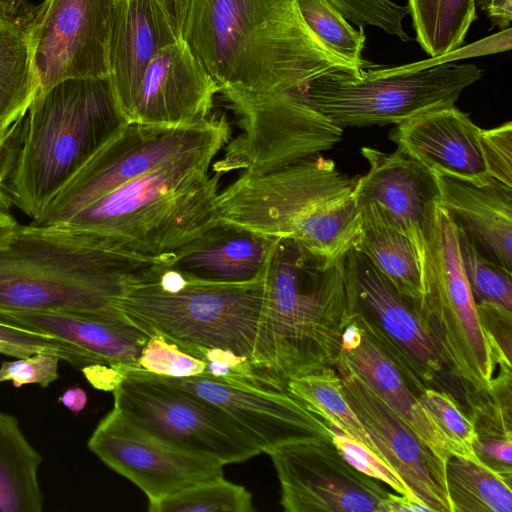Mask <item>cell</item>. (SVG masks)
<instances>
[{"label": "cell", "mask_w": 512, "mask_h": 512, "mask_svg": "<svg viewBox=\"0 0 512 512\" xmlns=\"http://www.w3.org/2000/svg\"><path fill=\"white\" fill-rule=\"evenodd\" d=\"M19 226L14 216L7 211V207L0 205V249L9 244Z\"/></svg>", "instance_id": "cell-49"}, {"label": "cell", "mask_w": 512, "mask_h": 512, "mask_svg": "<svg viewBox=\"0 0 512 512\" xmlns=\"http://www.w3.org/2000/svg\"><path fill=\"white\" fill-rule=\"evenodd\" d=\"M478 316L497 361V372H511L512 311L494 304H476Z\"/></svg>", "instance_id": "cell-43"}, {"label": "cell", "mask_w": 512, "mask_h": 512, "mask_svg": "<svg viewBox=\"0 0 512 512\" xmlns=\"http://www.w3.org/2000/svg\"><path fill=\"white\" fill-rule=\"evenodd\" d=\"M40 352L55 354L81 369L95 364L86 353L65 340L0 321V354L22 358Z\"/></svg>", "instance_id": "cell-39"}, {"label": "cell", "mask_w": 512, "mask_h": 512, "mask_svg": "<svg viewBox=\"0 0 512 512\" xmlns=\"http://www.w3.org/2000/svg\"><path fill=\"white\" fill-rule=\"evenodd\" d=\"M306 90L220 92L237 118L240 133L231 137L211 171L222 176L234 170L264 174L339 143L343 128L312 106Z\"/></svg>", "instance_id": "cell-11"}, {"label": "cell", "mask_w": 512, "mask_h": 512, "mask_svg": "<svg viewBox=\"0 0 512 512\" xmlns=\"http://www.w3.org/2000/svg\"><path fill=\"white\" fill-rule=\"evenodd\" d=\"M156 376L223 411L261 452L296 441L332 439L326 422L287 390L237 387L206 377Z\"/></svg>", "instance_id": "cell-18"}, {"label": "cell", "mask_w": 512, "mask_h": 512, "mask_svg": "<svg viewBox=\"0 0 512 512\" xmlns=\"http://www.w3.org/2000/svg\"><path fill=\"white\" fill-rule=\"evenodd\" d=\"M344 397L380 456L430 512H452L445 461L353 372L337 364Z\"/></svg>", "instance_id": "cell-17"}, {"label": "cell", "mask_w": 512, "mask_h": 512, "mask_svg": "<svg viewBox=\"0 0 512 512\" xmlns=\"http://www.w3.org/2000/svg\"><path fill=\"white\" fill-rule=\"evenodd\" d=\"M267 454L286 512H387L391 492L352 467L332 439L291 442Z\"/></svg>", "instance_id": "cell-14"}, {"label": "cell", "mask_w": 512, "mask_h": 512, "mask_svg": "<svg viewBox=\"0 0 512 512\" xmlns=\"http://www.w3.org/2000/svg\"><path fill=\"white\" fill-rule=\"evenodd\" d=\"M147 373L181 379L204 376L206 364L184 352L163 335L150 334L136 364L131 367Z\"/></svg>", "instance_id": "cell-40"}, {"label": "cell", "mask_w": 512, "mask_h": 512, "mask_svg": "<svg viewBox=\"0 0 512 512\" xmlns=\"http://www.w3.org/2000/svg\"><path fill=\"white\" fill-rule=\"evenodd\" d=\"M337 364L360 378L444 461L451 454L460 455L425 412L418 391L356 310L342 334Z\"/></svg>", "instance_id": "cell-21"}, {"label": "cell", "mask_w": 512, "mask_h": 512, "mask_svg": "<svg viewBox=\"0 0 512 512\" xmlns=\"http://www.w3.org/2000/svg\"><path fill=\"white\" fill-rule=\"evenodd\" d=\"M164 11L170 25L178 38L181 32L189 0H156Z\"/></svg>", "instance_id": "cell-46"}, {"label": "cell", "mask_w": 512, "mask_h": 512, "mask_svg": "<svg viewBox=\"0 0 512 512\" xmlns=\"http://www.w3.org/2000/svg\"><path fill=\"white\" fill-rule=\"evenodd\" d=\"M416 41L431 57L455 52L477 18L476 0H407Z\"/></svg>", "instance_id": "cell-31"}, {"label": "cell", "mask_w": 512, "mask_h": 512, "mask_svg": "<svg viewBox=\"0 0 512 512\" xmlns=\"http://www.w3.org/2000/svg\"><path fill=\"white\" fill-rule=\"evenodd\" d=\"M390 139L437 175L488 183L482 129L454 106L420 115L396 126Z\"/></svg>", "instance_id": "cell-22"}, {"label": "cell", "mask_w": 512, "mask_h": 512, "mask_svg": "<svg viewBox=\"0 0 512 512\" xmlns=\"http://www.w3.org/2000/svg\"><path fill=\"white\" fill-rule=\"evenodd\" d=\"M481 76L476 65L467 63L370 65L358 73L325 74L312 81L306 92L312 106L341 128L399 125L454 106Z\"/></svg>", "instance_id": "cell-8"}, {"label": "cell", "mask_w": 512, "mask_h": 512, "mask_svg": "<svg viewBox=\"0 0 512 512\" xmlns=\"http://www.w3.org/2000/svg\"><path fill=\"white\" fill-rule=\"evenodd\" d=\"M35 9L27 0H0V154L39 91L32 56Z\"/></svg>", "instance_id": "cell-27"}, {"label": "cell", "mask_w": 512, "mask_h": 512, "mask_svg": "<svg viewBox=\"0 0 512 512\" xmlns=\"http://www.w3.org/2000/svg\"><path fill=\"white\" fill-rule=\"evenodd\" d=\"M113 4L44 0L36 6L32 56L38 94L64 80L108 76Z\"/></svg>", "instance_id": "cell-15"}, {"label": "cell", "mask_w": 512, "mask_h": 512, "mask_svg": "<svg viewBox=\"0 0 512 512\" xmlns=\"http://www.w3.org/2000/svg\"><path fill=\"white\" fill-rule=\"evenodd\" d=\"M482 144L491 177L512 187V123L482 129Z\"/></svg>", "instance_id": "cell-44"}, {"label": "cell", "mask_w": 512, "mask_h": 512, "mask_svg": "<svg viewBox=\"0 0 512 512\" xmlns=\"http://www.w3.org/2000/svg\"><path fill=\"white\" fill-rule=\"evenodd\" d=\"M445 479L452 512H511V485L483 464L451 454Z\"/></svg>", "instance_id": "cell-32"}, {"label": "cell", "mask_w": 512, "mask_h": 512, "mask_svg": "<svg viewBox=\"0 0 512 512\" xmlns=\"http://www.w3.org/2000/svg\"><path fill=\"white\" fill-rule=\"evenodd\" d=\"M158 261L95 246L61 228L20 225L0 249V309L126 317L119 298Z\"/></svg>", "instance_id": "cell-5"}, {"label": "cell", "mask_w": 512, "mask_h": 512, "mask_svg": "<svg viewBox=\"0 0 512 512\" xmlns=\"http://www.w3.org/2000/svg\"><path fill=\"white\" fill-rule=\"evenodd\" d=\"M215 152L178 158L130 180L56 228L91 244L163 261L219 221Z\"/></svg>", "instance_id": "cell-2"}, {"label": "cell", "mask_w": 512, "mask_h": 512, "mask_svg": "<svg viewBox=\"0 0 512 512\" xmlns=\"http://www.w3.org/2000/svg\"><path fill=\"white\" fill-rule=\"evenodd\" d=\"M387 512H401V511H426L430 512L429 508L412 497L406 495H399L391 493L386 503Z\"/></svg>", "instance_id": "cell-48"}, {"label": "cell", "mask_w": 512, "mask_h": 512, "mask_svg": "<svg viewBox=\"0 0 512 512\" xmlns=\"http://www.w3.org/2000/svg\"><path fill=\"white\" fill-rule=\"evenodd\" d=\"M60 402L69 410L78 413L86 406L87 394L80 387H71L61 395Z\"/></svg>", "instance_id": "cell-50"}, {"label": "cell", "mask_w": 512, "mask_h": 512, "mask_svg": "<svg viewBox=\"0 0 512 512\" xmlns=\"http://www.w3.org/2000/svg\"><path fill=\"white\" fill-rule=\"evenodd\" d=\"M178 39L156 0H114L108 78L124 119L150 61Z\"/></svg>", "instance_id": "cell-24"}, {"label": "cell", "mask_w": 512, "mask_h": 512, "mask_svg": "<svg viewBox=\"0 0 512 512\" xmlns=\"http://www.w3.org/2000/svg\"><path fill=\"white\" fill-rule=\"evenodd\" d=\"M231 137L224 115L190 126L126 124L29 224L61 226L124 183L184 156L219 153Z\"/></svg>", "instance_id": "cell-10"}, {"label": "cell", "mask_w": 512, "mask_h": 512, "mask_svg": "<svg viewBox=\"0 0 512 512\" xmlns=\"http://www.w3.org/2000/svg\"><path fill=\"white\" fill-rule=\"evenodd\" d=\"M0 321L65 340L110 366L133 367L150 336L127 317L0 309Z\"/></svg>", "instance_id": "cell-25"}, {"label": "cell", "mask_w": 512, "mask_h": 512, "mask_svg": "<svg viewBox=\"0 0 512 512\" xmlns=\"http://www.w3.org/2000/svg\"><path fill=\"white\" fill-rule=\"evenodd\" d=\"M112 391L114 407L135 424L183 450L223 465L248 460L261 450L251 437L214 405L156 375L131 367Z\"/></svg>", "instance_id": "cell-12"}, {"label": "cell", "mask_w": 512, "mask_h": 512, "mask_svg": "<svg viewBox=\"0 0 512 512\" xmlns=\"http://www.w3.org/2000/svg\"><path fill=\"white\" fill-rule=\"evenodd\" d=\"M465 401L477 459L512 485V372H497L488 387L467 390Z\"/></svg>", "instance_id": "cell-28"}, {"label": "cell", "mask_w": 512, "mask_h": 512, "mask_svg": "<svg viewBox=\"0 0 512 512\" xmlns=\"http://www.w3.org/2000/svg\"><path fill=\"white\" fill-rule=\"evenodd\" d=\"M88 448L155 502L203 481L223 476V464L171 445L113 408L98 423Z\"/></svg>", "instance_id": "cell-16"}, {"label": "cell", "mask_w": 512, "mask_h": 512, "mask_svg": "<svg viewBox=\"0 0 512 512\" xmlns=\"http://www.w3.org/2000/svg\"><path fill=\"white\" fill-rule=\"evenodd\" d=\"M264 276L245 283L206 282L187 279L159 261L127 287L118 308L149 334L228 349L255 365Z\"/></svg>", "instance_id": "cell-7"}, {"label": "cell", "mask_w": 512, "mask_h": 512, "mask_svg": "<svg viewBox=\"0 0 512 512\" xmlns=\"http://www.w3.org/2000/svg\"><path fill=\"white\" fill-rule=\"evenodd\" d=\"M421 313L440 352L465 390L488 387L497 361L463 270L456 226L436 203L421 259Z\"/></svg>", "instance_id": "cell-9"}, {"label": "cell", "mask_w": 512, "mask_h": 512, "mask_svg": "<svg viewBox=\"0 0 512 512\" xmlns=\"http://www.w3.org/2000/svg\"><path fill=\"white\" fill-rule=\"evenodd\" d=\"M277 239L218 221L162 262L187 279L245 283L264 276Z\"/></svg>", "instance_id": "cell-23"}, {"label": "cell", "mask_w": 512, "mask_h": 512, "mask_svg": "<svg viewBox=\"0 0 512 512\" xmlns=\"http://www.w3.org/2000/svg\"><path fill=\"white\" fill-rule=\"evenodd\" d=\"M60 357L40 352L27 357L15 358L13 361H2L0 364V384L12 381L15 387L25 384H37L48 387L57 380Z\"/></svg>", "instance_id": "cell-42"}, {"label": "cell", "mask_w": 512, "mask_h": 512, "mask_svg": "<svg viewBox=\"0 0 512 512\" xmlns=\"http://www.w3.org/2000/svg\"><path fill=\"white\" fill-rule=\"evenodd\" d=\"M150 512H251V493L223 476L203 481L148 503Z\"/></svg>", "instance_id": "cell-34"}, {"label": "cell", "mask_w": 512, "mask_h": 512, "mask_svg": "<svg viewBox=\"0 0 512 512\" xmlns=\"http://www.w3.org/2000/svg\"><path fill=\"white\" fill-rule=\"evenodd\" d=\"M329 428L333 444L352 467L372 479L383 482L397 494L416 499L398 473L379 455L344 432Z\"/></svg>", "instance_id": "cell-41"}, {"label": "cell", "mask_w": 512, "mask_h": 512, "mask_svg": "<svg viewBox=\"0 0 512 512\" xmlns=\"http://www.w3.org/2000/svg\"><path fill=\"white\" fill-rule=\"evenodd\" d=\"M484 9L494 24L502 28H510L512 0H486Z\"/></svg>", "instance_id": "cell-47"}, {"label": "cell", "mask_w": 512, "mask_h": 512, "mask_svg": "<svg viewBox=\"0 0 512 512\" xmlns=\"http://www.w3.org/2000/svg\"><path fill=\"white\" fill-rule=\"evenodd\" d=\"M220 87L180 38L160 49L146 68L127 124L190 126L211 116Z\"/></svg>", "instance_id": "cell-19"}, {"label": "cell", "mask_w": 512, "mask_h": 512, "mask_svg": "<svg viewBox=\"0 0 512 512\" xmlns=\"http://www.w3.org/2000/svg\"><path fill=\"white\" fill-rule=\"evenodd\" d=\"M361 154L369 168L353 180L356 205H374L411 240L421 260L425 232L438 198L435 173L398 148L387 153L362 147Z\"/></svg>", "instance_id": "cell-20"}, {"label": "cell", "mask_w": 512, "mask_h": 512, "mask_svg": "<svg viewBox=\"0 0 512 512\" xmlns=\"http://www.w3.org/2000/svg\"><path fill=\"white\" fill-rule=\"evenodd\" d=\"M418 399L425 412L460 455L479 462L473 449L475 434L471 420L457 399L449 392L433 388L419 393Z\"/></svg>", "instance_id": "cell-38"}, {"label": "cell", "mask_w": 512, "mask_h": 512, "mask_svg": "<svg viewBox=\"0 0 512 512\" xmlns=\"http://www.w3.org/2000/svg\"><path fill=\"white\" fill-rule=\"evenodd\" d=\"M81 370L94 387L105 391H114L125 379L118 367L107 364H92Z\"/></svg>", "instance_id": "cell-45"}, {"label": "cell", "mask_w": 512, "mask_h": 512, "mask_svg": "<svg viewBox=\"0 0 512 512\" xmlns=\"http://www.w3.org/2000/svg\"><path fill=\"white\" fill-rule=\"evenodd\" d=\"M341 265L352 309L362 315L418 393L433 388L464 400L466 390L448 368L419 303L401 295L353 247L342 256Z\"/></svg>", "instance_id": "cell-13"}, {"label": "cell", "mask_w": 512, "mask_h": 512, "mask_svg": "<svg viewBox=\"0 0 512 512\" xmlns=\"http://www.w3.org/2000/svg\"><path fill=\"white\" fill-rule=\"evenodd\" d=\"M181 38L220 92L307 89L325 74L368 67L322 42L297 0H189Z\"/></svg>", "instance_id": "cell-1"}, {"label": "cell", "mask_w": 512, "mask_h": 512, "mask_svg": "<svg viewBox=\"0 0 512 512\" xmlns=\"http://www.w3.org/2000/svg\"><path fill=\"white\" fill-rule=\"evenodd\" d=\"M306 24L331 50L361 66L371 65L363 58L364 27L355 28L327 0H297Z\"/></svg>", "instance_id": "cell-35"}, {"label": "cell", "mask_w": 512, "mask_h": 512, "mask_svg": "<svg viewBox=\"0 0 512 512\" xmlns=\"http://www.w3.org/2000/svg\"><path fill=\"white\" fill-rule=\"evenodd\" d=\"M286 390L323 419L329 427L344 432L380 456L357 415L347 403L342 379L335 367L291 378L286 383Z\"/></svg>", "instance_id": "cell-33"}, {"label": "cell", "mask_w": 512, "mask_h": 512, "mask_svg": "<svg viewBox=\"0 0 512 512\" xmlns=\"http://www.w3.org/2000/svg\"><path fill=\"white\" fill-rule=\"evenodd\" d=\"M456 237L475 303L494 304L512 311V272L482 256L457 226Z\"/></svg>", "instance_id": "cell-37"}, {"label": "cell", "mask_w": 512, "mask_h": 512, "mask_svg": "<svg viewBox=\"0 0 512 512\" xmlns=\"http://www.w3.org/2000/svg\"><path fill=\"white\" fill-rule=\"evenodd\" d=\"M4 178H3V173L2 171H0V205H3L5 207H7V203L9 201L7 195L5 194L4 192Z\"/></svg>", "instance_id": "cell-51"}, {"label": "cell", "mask_w": 512, "mask_h": 512, "mask_svg": "<svg viewBox=\"0 0 512 512\" xmlns=\"http://www.w3.org/2000/svg\"><path fill=\"white\" fill-rule=\"evenodd\" d=\"M341 258L327 259L293 238L277 239L264 276L259 369L286 384L336 366L353 311Z\"/></svg>", "instance_id": "cell-3"}, {"label": "cell", "mask_w": 512, "mask_h": 512, "mask_svg": "<svg viewBox=\"0 0 512 512\" xmlns=\"http://www.w3.org/2000/svg\"><path fill=\"white\" fill-rule=\"evenodd\" d=\"M176 344V343H175ZM206 364L204 376L225 384L263 390H286V384L256 367L251 359L231 350L194 344H176Z\"/></svg>", "instance_id": "cell-36"}, {"label": "cell", "mask_w": 512, "mask_h": 512, "mask_svg": "<svg viewBox=\"0 0 512 512\" xmlns=\"http://www.w3.org/2000/svg\"><path fill=\"white\" fill-rule=\"evenodd\" d=\"M352 189L353 180L316 154L268 173H242L219 191V221L293 238L337 260L353 247L361 227Z\"/></svg>", "instance_id": "cell-6"}, {"label": "cell", "mask_w": 512, "mask_h": 512, "mask_svg": "<svg viewBox=\"0 0 512 512\" xmlns=\"http://www.w3.org/2000/svg\"><path fill=\"white\" fill-rule=\"evenodd\" d=\"M126 124L108 76L68 79L39 93L3 171L9 201L31 220L39 218Z\"/></svg>", "instance_id": "cell-4"}, {"label": "cell", "mask_w": 512, "mask_h": 512, "mask_svg": "<svg viewBox=\"0 0 512 512\" xmlns=\"http://www.w3.org/2000/svg\"><path fill=\"white\" fill-rule=\"evenodd\" d=\"M359 209L361 227L353 248L361 252L401 295L420 305L421 260L414 244L374 205L367 204Z\"/></svg>", "instance_id": "cell-29"}, {"label": "cell", "mask_w": 512, "mask_h": 512, "mask_svg": "<svg viewBox=\"0 0 512 512\" xmlns=\"http://www.w3.org/2000/svg\"><path fill=\"white\" fill-rule=\"evenodd\" d=\"M435 175L437 203L482 256L512 272V187Z\"/></svg>", "instance_id": "cell-26"}, {"label": "cell", "mask_w": 512, "mask_h": 512, "mask_svg": "<svg viewBox=\"0 0 512 512\" xmlns=\"http://www.w3.org/2000/svg\"><path fill=\"white\" fill-rule=\"evenodd\" d=\"M41 463V454L24 435L19 420L0 411V512L43 510Z\"/></svg>", "instance_id": "cell-30"}]
</instances>
